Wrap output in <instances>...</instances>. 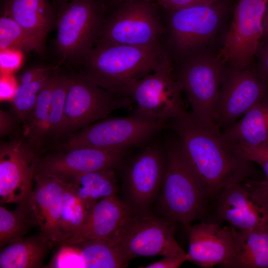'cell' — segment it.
<instances>
[{
	"instance_id": "obj_29",
	"label": "cell",
	"mask_w": 268,
	"mask_h": 268,
	"mask_svg": "<svg viewBox=\"0 0 268 268\" xmlns=\"http://www.w3.org/2000/svg\"><path fill=\"white\" fill-rule=\"evenodd\" d=\"M13 210L0 206V247L24 237L37 223L26 204H17Z\"/></svg>"
},
{
	"instance_id": "obj_25",
	"label": "cell",
	"mask_w": 268,
	"mask_h": 268,
	"mask_svg": "<svg viewBox=\"0 0 268 268\" xmlns=\"http://www.w3.org/2000/svg\"><path fill=\"white\" fill-rule=\"evenodd\" d=\"M115 169H105L79 175L66 183L91 209L99 200L117 195L120 186Z\"/></svg>"
},
{
	"instance_id": "obj_38",
	"label": "cell",
	"mask_w": 268,
	"mask_h": 268,
	"mask_svg": "<svg viewBox=\"0 0 268 268\" xmlns=\"http://www.w3.org/2000/svg\"><path fill=\"white\" fill-rule=\"evenodd\" d=\"M188 261L187 254L179 256H168L140 268H178Z\"/></svg>"
},
{
	"instance_id": "obj_4",
	"label": "cell",
	"mask_w": 268,
	"mask_h": 268,
	"mask_svg": "<svg viewBox=\"0 0 268 268\" xmlns=\"http://www.w3.org/2000/svg\"><path fill=\"white\" fill-rule=\"evenodd\" d=\"M105 7L102 0H71L56 8L54 44L60 64L75 65L94 47L106 18Z\"/></svg>"
},
{
	"instance_id": "obj_15",
	"label": "cell",
	"mask_w": 268,
	"mask_h": 268,
	"mask_svg": "<svg viewBox=\"0 0 268 268\" xmlns=\"http://www.w3.org/2000/svg\"><path fill=\"white\" fill-rule=\"evenodd\" d=\"M39 156L20 141L1 146L0 150V202L26 204L33 190Z\"/></svg>"
},
{
	"instance_id": "obj_36",
	"label": "cell",
	"mask_w": 268,
	"mask_h": 268,
	"mask_svg": "<svg viewBox=\"0 0 268 268\" xmlns=\"http://www.w3.org/2000/svg\"><path fill=\"white\" fill-rule=\"evenodd\" d=\"M19 52L14 50H2L0 53V69L5 73L16 69L21 61Z\"/></svg>"
},
{
	"instance_id": "obj_13",
	"label": "cell",
	"mask_w": 268,
	"mask_h": 268,
	"mask_svg": "<svg viewBox=\"0 0 268 268\" xmlns=\"http://www.w3.org/2000/svg\"><path fill=\"white\" fill-rule=\"evenodd\" d=\"M268 97V85L254 70L233 67L226 70L215 107L216 126L228 128Z\"/></svg>"
},
{
	"instance_id": "obj_27",
	"label": "cell",
	"mask_w": 268,
	"mask_h": 268,
	"mask_svg": "<svg viewBox=\"0 0 268 268\" xmlns=\"http://www.w3.org/2000/svg\"><path fill=\"white\" fill-rule=\"evenodd\" d=\"M0 50L34 51L43 56L45 43L28 33L11 17L0 12Z\"/></svg>"
},
{
	"instance_id": "obj_23",
	"label": "cell",
	"mask_w": 268,
	"mask_h": 268,
	"mask_svg": "<svg viewBox=\"0 0 268 268\" xmlns=\"http://www.w3.org/2000/svg\"><path fill=\"white\" fill-rule=\"evenodd\" d=\"M231 228L235 251L224 268H268V225L247 230Z\"/></svg>"
},
{
	"instance_id": "obj_16",
	"label": "cell",
	"mask_w": 268,
	"mask_h": 268,
	"mask_svg": "<svg viewBox=\"0 0 268 268\" xmlns=\"http://www.w3.org/2000/svg\"><path fill=\"white\" fill-rule=\"evenodd\" d=\"M220 1L171 11L170 31L178 51L191 52L210 41L222 17L223 5Z\"/></svg>"
},
{
	"instance_id": "obj_7",
	"label": "cell",
	"mask_w": 268,
	"mask_h": 268,
	"mask_svg": "<svg viewBox=\"0 0 268 268\" xmlns=\"http://www.w3.org/2000/svg\"><path fill=\"white\" fill-rule=\"evenodd\" d=\"M177 221L163 216L132 214L112 236L123 260L186 253L175 237Z\"/></svg>"
},
{
	"instance_id": "obj_28",
	"label": "cell",
	"mask_w": 268,
	"mask_h": 268,
	"mask_svg": "<svg viewBox=\"0 0 268 268\" xmlns=\"http://www.w3.org/2000/svg\"><path fill=\"white\" fill-rule=\"evenodd\" d=\"M55 70V67L38 94L34 109L26 119L24 135L31 145L38 144L47 136Z\"/></svg>"
},
{
	"instance_id": "obj_14",
	"label": "cell",
	"mask_w": 268,
	"mask_h": 268,
	"mask_svg": "<svg viewBox=\"0 0 268 268\" xmlns=\"http://www.w3.org/2000/svg\"><path fill=\"white\" fill-rule=\"evenodd\" d=\"M130 149L84 147L59 151L38 158L35 174L67 183L82 174L105 169L118 170Z\"/></svg>"
},
{
	"instance_id": "obj_43",
	"label": "cell",
	"mask_w": 268,
	"mask_h": 268,
	"mask_svg": "<svg viewBox=\"0 0 268 268\" xmlns=\"http://www.w3.org/2000/svg\"></svg>"
},
{
	"instance_id": "obj_12",
	"label": "cell",
	"mask_w": 268,
	"mask_h": 268,
	"mask_svg": "<svg viewBox=\"0 0 268 268\" xmlns=\"http://www.w3.org/2000/svg\"><path fill=\"white\" fill-rule=\"evenodd\" d=\"M268 0H239L218 57L233 67H249L262 38Z\"/></svg>"
},
{
	"instance_id": "obj_24",
	"label": "cell",
	"mask_w": 268,
	"mask_h": 268,
	"mask_svg": "<svg viewBox=\"0 0 268 268\" xmlns=\"http://www.w3.org/2000/svg\"><path fill=\"white\" fill-rule=\"evenodd\" d=\"M53 247L40 234L12 241L0 248V268H44V260Z\"/></svg>"
},
{
	"instance_id": "obj_19",
	"label": "cell",
	"mask_w": 268,
	"mask_h": 268,
	"mask_svg": "<svg viewBox=\"0 0 268 268\" xmlns=\"http://www.w3.org/2000/svg\"><path fill=\"white\" fill-rule=\"evenodd\" d=\"M214 219L238 230H247L268 225L254 199L247 180L222 190L210 199Z\"/></svg>"
},
{
	"instance_id": "obj_33",
	"label": "cell",
	"mask_w": 268,
	"mask_h": 268,
	"mask_svg": "<svg viewBox=\"0 0 268 268\" xmlns=\"http://www.w3.org/2000/svg\"><path fill=\"white\" fill-rule=\"evenodd\" d=\"M250 190L256 202L268 222V181L247 180Z\"/></svg>"
},
{
	"instance_id": "obj_42",
	"label": "cell",
	"mask_w": 268,
	"mask_h": 268,
	"mask_svg": "<svg viewBox=\"0 0 268 268\" xmlns=\"http://www.w3.org/2000/svg\"><path fill=\"white\" fill-rule=\"evenodd\" d=\"M104 4L106 2L114 4H119V5L128 0H102Z\"/></svg>"
},
{
	"instance_id": "obj_10",
	"label": "cell",
	"mask_w": 268,
	"mask_h": 268,
	"mask_svg": "<svg viewBox=\"0 0 268 268\" xmlns=\"http://www.w3.org/2000/svg\"><path fill=\"white\" fill-rule=\"evenodd\" d=\"M182 92L168 54L152 73L133 82L125 94L135 103V112L166 124L186 112Z\"/></svg>"
},
{
	"instance_id": "obj_30",
	"label": "cell",
	"mask_w": 268,
	"mask_h": 268,
	"mask_svg": "<svg viewBox=\"0 0 268 268\" xmlns=\"http://www.w3.org/2000/svg\"><path fill=\"white\" fill-rule=\"evenodd\" d=\"M90 209L65 183L60 223L61 243L81 226Z\"/></svg>"
},
{
	"instance_id": "obj_37",
	"label": "cell",
	"mask_w": 268,
	"mask_h": 268,
	"mask_svg": "<svg viewBox=\"0 0 268 268\" xmlns=\"http://www.w3.org/2000/svg\"><path fill=\"white\" fill-rule=\"evenodd\" d=\"M217 0H156L159 5L171 11Z\"/></svg>"
},
{
	"instance_id": "obj_1",
	"label": "cell",
	"mask_w": 268,
	"mask_h": 268,
	"mask_svg": "<svg viewBox=\"0 0 268 268\" xmlns=\"http://www.w3.org/2000/svg\"><path fill=\"white\" fill-rule=\"evenodd\" d=\"M205 184L210 198L222 190L250 179L253 163L218 127L206 126L191 112L167 123Z\"/></svg>"
},
{
	"instance_id": "obj_34",
	"label": "cell",
	"mask_w": 268,
	"mask_h": 268,
	"mask_svg": "<svg viewBox=\"0 0 268 268\" xmlns=\"http://www.w3.org/2000/svg\"><path fill=\"white\" fill-rule=\"evenodd\" d=\"M256 57L257 63L254 71L268 86V39L261 40Z\"/></svg>"
},
{
	"instance_id": "obj_11",
	"label": "cell",
	"mask_w": 268,
	"mask_h": 268,
	"mask_svg": "<svg viewBox=\"0 0 268 268\" xmlns=\"http://www.w3.org/2000/svg\"><path fill=\"white\" fill-rule=\"evenodd\" d=\"M225 71L218 56L200 55L188 59L174 74L191 105L192 114L206 126H217L215 107Z\"/></svg>"
},
{
	"instance_id": "obj_22",
	"label": "cell",
	"mask_w": 268,
	"mask_h": 268,
	"mask_svg": "<svg viewBox=\"0 0 268 268\" xmlns=\"http://www.w3.org/2000/svg\"><path fill=\"white\" fill-rule=\"evenodd\" d=\"M223 132L241 149L268 146V97Z\"/></svg>"
},
{
	"instance_id": "obj_21",
	"label": "cell",
	"mask_w": 268,
	"mask_h": 268,
	"mask_svg": "<svg viewBox=\"0 0 268 268\" xmlns=\"http://www.w3.org/2000/svg\"><path fill=\"white\" fill-rule=\"evenodd\" d=\"M1 2V13L44 43L56 26V12L49 0H2Z\"/></svg>"
},
{
	"instance_id": "obj_20",
	"label": "cell",
	"mask_w": 268,
	"mask_h": 268,
	"mask_svg": "<svg viewBox=\"0 0 268 268\" xmlns=\"http://www.w3.org/2000/svg\"><path fill=\"white\" fill-rule=\"evenodd\" d=\"M132 214L130 208L117 195L105 197L93 206L81 226L61 244H75L90 239L109 238Z\"/></svg>"
},
{
	"instance_id": "obj_35",
	"label": "cell",
	"mask_w": 268,
	"mask_h": 268,
	"mask_svg": "<svg viewBox=\"0 0 268 268\" xmlns=\"http://www.w3.org/2000/svg\"><path fill=\"white\" fill-rule=\"evenodd\" d=\"M246 158L256 163L263 169L268 181V146L242 149Z\"/></svg>"
},
{
	"instance_id": "obj_9",
	"label": "cell",
	"mask_w": 268,
	"mask_h": 268,
	"mask_svg": "<svg viewBox=\"0 0 268 268\" xmlns=\"http://www.w3.org/2000/svg\"><path fill=\"white\" fill-rule=\"evenodd\" d=\"M164 30L152 0H128L105 18L95 46L157 44Z\"/></svg>"
},
{
	"instance_id": "obj_18",
	"label": "cell",
	"mask_w": 268,
	"mask_h": 268,
	"mask_svg": "<svg viewBox=\"0 0 268 268\" xmlns=\"http://www.w3.org/2000/svg\"><path fill=\"white\" fill-rule=\"evenodd\" d=\"M35 186L26 204L36 220L40 235L54 246L62 241L60 223L65 183L36 174Z\"/></svg>"
},
{
	"instance_id": "obj_2",
	"label": "cell",
	"mask_w": 268,
	"mask_h": 268,
	"mask_svg": "<svg viewBox=\"0 0 268 268\" xmlns=\"http://www.w3.org/2000/svg\"><path fill=\"white\" fill-rule=\"evenodd\" d=\"M166 167L156 201L158 215L181 223L186 228L207 214L210 198L202 177L178 138L165 146Z\"/></svg>"
},
{
	"instance_id": "obj_5",
	"label": "cell",
	"mask_w": 268,
	"mask_h": 268,
	"mask_svg": "<svg viewBox=\"0 0 268 268\" xmlns=\"http://www.w3.org/2000/svg\"><path fill=\"white\" fill-rule=\"evenodd\" d=\"M125 159L118 168L122 170L121 198L133 214H152L166 170L165 147L146 144L126 162Z\"/></svg>"
},
{
	"instance_id": "obj_39",
	"label": "cell",
	"mask_w": 268,
	"mask_h": 268,
	"mask_svg": "<svg viewBox=\"0 0 268 268\" xmlns=\"http://www.w3.org/2000/svg\"><path fill=\"white\" fill-rule=\"evenodd\" d=\"M17 83L9 76H3L0 82V98L1 101L11 100L15 94Z\"/></svg>"
},
{
	"instance_id": "obj_26",
	"label": "cell",
	"mask_w": 268,
	"mask_h": 268,
	"mask_svg": "<svg viewBox=\"0 0 268 268\" xmlns=\"http://www.w3.org/2000/svg\"><path fill=\"white\" fill-rule=\"evenodd\" d=\"M74 245L80 253L85 268H123L128 266L122 258L112 236L90 239Z\"/></svg>"
},
{
	"instance_id": "obj_40",
	"label": "cell",
	"mask_w": 268,
	"mask_h": 268,
	"mask_svg": "<svg viewBox=\"0 0 268 268\" xmlns=\"http://www.w3.org/2000/svg\"><path fill=\"white\" fill-rule=\"evenodd\" d=\"M262 39H268V10L264 16L263 19V33Z\"/></svg>"
},
{
	"instance_id": "obj_17",
	"label": "cell",
	"mask_w": 268,
	"mask_h": 268,
	"mask_svg": "<svg viewBox=\"0 0 268 268\" xmlns=\"http://www.w3.org/2000/svg\"><path fill=\"white\" fill-rule=\"evenodd\" d=\"M189 238L188 261L204 268H224L233 257L235 242L232 228L213 220H202L186 228Z\"/></svg>"
},
{
	"instance_id": "obj_6",
	"label": "cell",
	"mask_w": 268,
	"mask_h": 268,
	"mask_svg": "<svg viewBox=\"0 0 268 268\" xmlns=\"http://www.w3.org/2000/svg\"><path fill=\"white\" fill-rule=\"evenodd\" d=\"M166 126L136 112L127 117L105 119L67 135L59 151L84 147L130 149L142 147Z\"/></svg>"
},
{
	"instance_id": "obj_3",
	"label": "cell",
	"mask_w": 268,
	"mask_h": 268,
	"mask_svg": "<svg viewBox=\"0 0 268 268\" xmlns=\"http://www.w3.org/2000/svg\"><path fill=\"white\" fill-rule=\"evenodd\" d=\"M168 54L160 43L96 45L75 65L80 68V74L98 86L125 94L133 82L152 73Z\"/></svg>"
},
{
	"instance_id": "obj_31",
	"label": "cell",
	"mask_w": 268,
	"mask_h": 268,
	"mask_svg": "<svg viewBox=\"0 0 268 268\" xmlns=\"http://www.w3.org/2000/svg\"><path fill=\"white\" fill-rule=\"evenodd\" d=\"M69 76L55 67L47 135L55 138L61 127Z\"/></svg>"
},
{
	"instance_id": "obj_32",
	"label": "cell",
	"mask_w": 268,
	"mask_h": 268,
	"mask_svg": "<svg viewBox=\"0 0 268 268\" xmlns=\"http://www.w3.org/2000/svg\"><path fill=\"white\" fill-rule=\"evenodd\" d=\"M46 268H85L80 253L74 244H59Z\"/></svg>"
},
{
	"instance_id": "obj_8",
	"label": "cell",
	"mask_w": 268,
	"mask_h": 268,
	"mask_svg": "<svg viewBox=\"0 0 268 268\" xmlns=\"http://www.w3.org/2000/svg\"><path fill=\"white\" fill-rule=\"evenodd\" d=\"M69 76L63 120L56 139L105 119L133 102L129 96L105 89L80 73Z\"/></svg>"
},
{
	"instance_id": "obj_41",
	"label": "cell",
	"mask_w": 268,
	"mask_h": 268,
	"mask_svg": "<svg viewBox=\"0 0 268 268\" xmlns=\"http://www.w3.org/2000/svg\"><path fill=\"white\" fill-rule=\"evenodd\" d=\"M53 2V5L55 8H57L58 6L62 5L66 2H67L71 0H52Z\"/></svg>"
}]
</instances>
